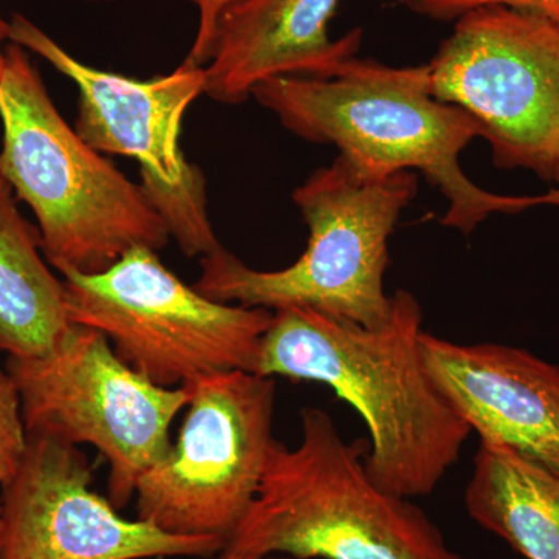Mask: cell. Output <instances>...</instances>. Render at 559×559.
Here are the masks:
<instances>
[{
	"label": "cell",
	"instance_id": "1",
	"mask_svg": "<svg viewBox=\"0 0 559 559\" xmlns=\"http://www.w3.org/2000/svg\"><path fill=\"white\" fill-rule=\"evenodd\" d=\"M272 312L257 373L333 390L369 429L371 480L404 499L432 495L473 432L426 369L418 300L396 290L390 318L374 329L310 308Z\"/></svg>",
	"mask_w": 559,
	"mask_h": 559
},
{
	"label": "cell",
	"instance_id": "2",
	"mask_svg": "<svg viewBox=\"0 0 559 559\" xmlns=\"http://www.w3.org/2000/svg\"><path fill=\"white\" fill-rule=\"evenodd\" d=\"M252 97L305 140L330 143L370 176L421 173L448 202L441 224L469 235L491 215L559 207V189L507 197L480 189L460 165V154L481 139L477 121L437 100L428 66L392 68L353 58L331 79L278 76Z\"/></svg>",
	"mask_w": 559,
	"mask_h": 559
},
{
	"label": "cell",
	"instance_id": "3",
	"mask_svg": "<svg viewBox=\"0 0 559 559\" xmlns=\"http://www.w3.org/2000/svg\"><path fill=\"white\" fill-rule=\"evenodd\" d=\"M0 120V173L35 213L60 274H100L132 249L167 248L170 230L145 190L69 127L17 44L3 50Z\"/></svg>",
	"mask_w": 559,
	"mask_h": 559
},
{
	"label": "cell",
	"instance_id": "4",
	"mask_svg": "<svg viewBox=\"0 0 559 559\" xmlns=\"http://www.w3.org/2000/svg\"><path fill=\"white\" fill-rule=\"evenodd\" d=\"M300 421V443H275L259 495L221 554L463 559L425 511L371 480L366 440L345 441L319 407H305Z\"/></svg>",
	"mask_w": 559,
	"mask_h": 559
},
{
	"label": "cell",
	"instance_id": "5",
	"mask_svg": "<svg viewBox=\"0 0 559 559\" xmlns=\"http://www.w3.org/2000/svg\"><path fill=\"white\" fill-rule=\"evenodd\" d=\"M418 190L417 173L370 176L337 156L294 191L308 227L299 259L259 271L221 248L201 259L194 288L221 304L277 311L310 308L374 329L390 318L389 240Z\"/></svg>",
	"mask_w": 559,
	"mask_h": 559
},
{
	"label": "cell",
	"instance_id": "6",
	"mask_svg": "<svg viewBox=\"0 0 559 559\" xmlns=\"http://www.w3.org/2000/svg\"><path fill=\"white\" fill-rule=\"evenodd\" d=\"M70 322L100 331L123 362L162 388L223 371L257 373L274 312L221 304L135 248L100 274H61Z\"/></svg>",
	"mask_w": 559,
	"mask_h": 559
},
{
	"label": "cell",
	"instance_id": "7",
	"mask_svg": "<svg viewBox=\"0 0 559 559\" xmlns=\"http://www.w3.org/2000/svg\"><path fill=\"white\" fill-rule=\"evenodd\" d=\"M27 437L90 444L108 463V499L123 509L171 448L190 389L162 388L123 362L100 331L72 323L39 356L7 358Z\"/></svg>",
	"mask_w": 559,
	"mask_h": 559
},
{
	"label": "cell",
	"instance_id": "8",
	"mask_svg": "<svg viewBox=\"0 0 559 559\" xmlns=\"http://www.w3.org/2000/svg\"><path fill=\"white\" fill-rule=\"evenodd\" d=\"M5 38L35 51L76 84L75 131L98 153L139 162L140 186L187 257L202 259L223 248L210 221L204 175L179 145L183 116L205 92L204 66L186 60L153 80L106 72L76 60L22 14L7 22Z\"/></svg>",
	"mask_w": 559,
	"mask_h": 559
},
{
	"label": "cell",
	"instance_id": "9",
	"mask_svg": "<svg viewBox=\"0 0 559 559\" xmlns=\"http://www.w3.org/2000/svg\"><path fill=\"white\" fill-rule=\"evenodd\" d=\"M190 389L178 439L135 488L138 520L180 536L221 539L259 495L274 450V378L223 371Z\"/></svg>",
	"mask_w": 559,
	"mask_h": 559
},
{
	"label": "cell",
	"instance_id": "10",
	"mask_svg": "<svg viewBox=\"0 0 559 559\" xmlns=\"http://www.w3.org/2000/svg\"><path fill=\"white\" fill-rule=\"evenodd\" d=\"M426 66L433 97L477 121L498 167L557 178V25L530 11L479 7L455 20Z\"/></svg>",
	"mask_w": 559,
	"mask_h": 559
},
{
	"label": "cell",
	"instance_id": "11",
	"mask_svg": "<svg viewBox=\"0 0 559 559\" xmlns=\"http://www.w3.org/2000/svg\"><path fill=\"white\" fill-rule=\"evenodd\" d=\"M0 509V559H205L224 549L221 539L171 535L121 516L92 489L79 447L47 437H28Z\"/></svg>",
	"mask_w": 559,
	"mask_h": 559
},
{
	"label": "cell",
	"instance_id": "12",
	"mask_svg": "<svg viewBox=\"0 0 559 559\" xmlns=\"http://www.w3.org/2000/svg\"><path fill=\"white\" fill-rule=\"evenodd\" d=\"M433 384L480 441L559 474V367L528 349L419 337Z\"/></svg>",
	"mask_w": 559,
	"mask_h": 559
},
{
	"label": "cell",
	"instance_id": "13",
	"mask_svg": "<svg viewBox=\"0 0 559 559\" xmlns=\"http://www.w3.org/2000/svg\"><path fill=\"white\" fill-rule=\"evenodd\" d=\"M342 0H240L216 22L205 62L212 100L238 105L278 76L331 79L356 57L362 31L330 35Z\"/></svg>",
	"mask_w": 559,
	"mask_h": 559
},
{
	"label": "cell",
	"instance_id": "14",
	"mask_svg": "<svg viewBox=\"0 0 559 559\" xmlns=\"http://www.w3.org/2000/svg\"><path fill=\"white\" fill-rule=\"evenodd\" d=\"M471 520L525 559H559V474L480 441L465 491Z\"/></svg>",
	"mask_w": 559,
	"mask_h": 559
},
{
	"label": "cell",
	"instance_id": "15",
	"mask_svg": "<svg viewBox=\"0 0 559 559\" xmlns=\"http://www.w3.org/2000/svg\"><path fill=\"white\" fill-rule=\"evenodd\" d=\"M47 263L39 230L21 215L0 173V353L7 358L44 355L72 325L62 280Z\"/></svg>",
	"mask_w": 559,
	"mask_h": 559
},
{
	"label": "cell",
	"instance_id": "16",
	"mask_svg": "<svg viewBox=\"0 0 559 559\" xmlns=\"http://www.w3.org/2000/svg\"><path fill=\"white\" fill-rule=\"evenodd\" d=\"M27 440L16 388L7 370L0 369V491L16 473Z\"/></svg>",
	"mask_w": 559,
	"mask_h": 559
},
{
	"label": "cell",
	"instance_id": "17",
	"mask_svg": "<svg viewBox=\"0 0 559 559\" xmlns=\"http://www.w3.org/2000/svg\"><path fill=\"white\" fill-rule=\"evenodd\" d=\"M412 13L433 21H455L479 7L502 5L530 11L559 27V0H403Z\"/></svg>",
	"mask_w": 559,
	"mask_h": 559
},
{
	"label": "cell",
	"instance_id": "18",
	"mask_svg": "<svg viewBox=\"0 0 559 559\" xmlns=\"http://www.w3.org/2000/svg\"><path fill=\"white\" fill-rule=\"evenodd\" d=\"M189 2L193 3L198 10V31L187 61L197 66H205L209 44L213 31H215L216 22H218L224 11L234 3L240 2V0H189Z\"/></svg>",
	"mask_w": 559,
	"mask_h": 559
},
{
	"label": "cell",
	"instance_id": "19",
	"mask_svg": "<svg viewBox=\"0 0 559 559\" xmlns=\"http://www.w3.org/2000/svg\"><path fill=\"white\" fill-rule=\"evenodd\" d=\"M216 559H300V558L283 557V555H275V557H260V558H253V557H231V555L219 554L218 558H216Z\"/></svg>",
	"mask_w": 559,
	"mask_h": 559
},
{
	"label": "cell",
	"instance_id": "20",
	"mask_svg": "<svg viewBox=\"0 0 559 559\" xmlns=\"http://www.w3.org/2000/svg\"><path fill=\"white\" fill-rule=\"evenodd\" d=\"M5 33H7V22L0 20V43H2V39H5ZM3 68V50L2 47H0V73H2Z\"/></svg>",
	"mask_w": 559,
	"mask_h": 559
},
{
	"label": "cell",
	"instance_id": "21",
	"mask_svg": "<svg viewBox=\"0 0 559 559\" xmlns=\"http://www.w3.org/2000/svg\"><path fill=\"white\" fill-rule=\"evenodd\" d=\"M555 182L559 183V159H558V168H557V178H555Z\"/></svg>",
	"mask_w": 559,
	"mask_h": 559
},
{
	"label": "cell",
	"instance_id": "22",
	"mask_svg": "<svg viewBox=\"0 0 559 559\" xmlns=\"http://www.w3.org/2000/svg\"><path fill=\"white\" fill-rule=\"evenodd\" d=\"M100 2H110V0H100Z\"/></svg>",
	"mask_w": 559,
	"mask_h": 559
}]
</instances>
